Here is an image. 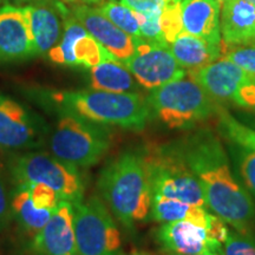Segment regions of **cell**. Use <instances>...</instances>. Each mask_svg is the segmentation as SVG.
<instances>
[{
    "label": "cell",
    "mask_w": 255,
    "mask_h": 255,
    "mask_svg": "<svg viewBox=\"0 0 255 255\" xmlns=\"http://www.w3.org/2000/svg\"><path fill=\"white\" fill-rule=\"evenodd\" d=\"M175 145L195 175L207 207L234 231L252 234L254 200L233 169L219 137L209 129H200Z\"/></svg>",
    "instance_id": "obj_1"
},
{
    "label": "cell",
    "mask_w": 255,
    "mask_h": 255,
    "mask_svg": "<svg viewBox=\"0 0 255 255\" xmlns=\"http://www.w3.org/2000/svg\"><path fill=\"white\" fill-rule=\"evenodd\" d=\"M97 188L104 205L127 231L150 218L152 193L144 154L126 151L102 169Z\"/></svg>",
    "instance_id": "obj_2"
},
{
    "label": "cell",
    "mask_w": 255,
    "mask_h": 255,
    "mask_svg": "<svg viewBox=\"0 0 255 255\" xmlns=\"http://www.w3.org/2000/svg\"><path fill=\"white\" fill-rule=\"evenodd\" d=\"M43 100L58 115H75L107 127L141 131L150 119L146 100L137 92L90 90L49 91Z\"/></svg>",
    "instance_id": "obj_3"
},
{
    "label": "cell",
    "mask_w": 255,
    "mask_h": 255,
    "mask_svg": "<svg viewBox=\"0 0 255 255\" xmlns=\"http://www.w3.org/2000/svg\"><path fill=\"white\" fill-rule=\"evenodd\" d=\"M150 116L173 130H190L219 111V105L194 79L181 78L150 91Z\"/></svg>",
    "instance_id": "obj_4"
},
{
    "label": "cell",
    "mask_w": 255,
    "mask_h": 255,
    "mask_svg": "<svg viewBox=\"0 0 255 255\" xmlns=\"http://www.w3.org/2000/svg\"><path fill=\"white\" fill-rule=\"evenodd\" d=\"M110 144L111 132L107 126L66 114L58 115L46 139L51 154L79 169L97 164Z\"/></svg>",
    "instance_id": "obj_5"
},
{
    "label": "cell",
    "mask_w": 255,
    "mask_h": 255,
    "mask_svg": "<svg viewBox=\"0 0 255 255\" xmlns=\"http://www.w3.org/2000/svg\"><path fill=\"white\" fill-rule=\"evenodd\" d=\"M8 163L15 183H41L63 200L73 203L84 200L85 184L81 169L65 163L50 151L38 149L13 154Z\"/></svg>",
    "instance_id": "obj_6"
},
{
    "label": "cell",
    "mask_w": 255,
    "mask_h": 255,
    "mask_svg": "<svg viewBox=\"0 0 255 255\" xmlns=\"http://www.w3.org/2000/svg\"><path fill=\"white\" fill-rule=\"evenodd\" d=\"M144 158L152 196L167 197L208 208L195 175L176 145L159 146L156 150L144 154Z\"/></svg>",
    "instance_id": "obj_7"
},
{
    "label": "cell",
    "mask_w": 255,
    "mask_h": 255,
    "mask_svg": "<svg viewBox=\"0 0 255 255\" xmlns=\"http://www.w3.org/2000/svg\"><path fill=\"white\" fill-rule=\"evenodd\" d=\"M75 205V239L77 255H120L122 238L116 221L98 196Z\"/></svg>",
    "instance_id": "obj_8"
},
{
    "label": "cell",
    "mask_w": 255,
    "mask_h": 255,
    "mask_svg": "<svg viewBox=\"0 0 255 255\" xmlns=\"http://www.w3.org/2000/svg\"><path fill=\"white\" fill-rule=\"evenodd\" d=\"M50 129L43 117L0 92V150L11 155L38 150L46 144Z\"/></svg>",
    "instance_id": "obj_9"
},
{
    "label": "cell",
    "mask_w": 255,
    "mask_h": 255,
    "mask_svg": "<svg viewBox=\"0 0 255 255\" xmlns=\"http://www.w3.org/2000/svg\"><path fill=\"white\" fill-rule=\"evenodd\" d=\"M124 65L141 87L150 91L187 75L186 70L177 63L168 46L141 38L136 39L135 53Z\"/></svg>",
    "instance_id": "obj_10"
},
{
    "label": "cell",
    "mask_w": 255,
    "mask_h": 255,
    "mask_svg": "<svg viewBox=\"0 0 255 255\" xmlns=\"http://www.w3.org/2000/svg\"><path fill=\"white\" fill-rule=\"evenodd\" d=\"M36 57L28 6H0V62H20Z\"/></svg>",
    "instance_id": "obj_11"
},
{
    "label": "cell",
    "mask_w": 255,
    "mask_h": 255,
    "mask_svg": "<svg viewBox=\"0 0 255 255\" xmlns=\"http://www.w3.org/2000/svg\"><path fill=\"white\" fill-rule=\"evenodd\" d=\"M73 220L75 205L63 200L46 225L28 242V255H77Z\"/></svg>",
    "instance_id": "obj_12"
},
{
    "label": "cell",
    "mask_w": 255,
    "mask_h": 255,
    "mask_svg": "<svg viewBox=\"0 0 255 255\" xmlns=\"http://www.w3.org/2000/svg\"><path fill=\"white\" fill-rule=\"evenodd\" d=\"M82 26L90 36L98 40L121 63H126L136 51L137 38L121 30L108 19L98 7L91 5L76 4L71 11Z\"/></svg>",
    "instance_id": "obj_13"
},
{
    "label": "cell",
    "mask_w": 255,
    "mask_h": 255,
    "mask_svg": "<svg viewBox=\"0 0 255 255\" xmlns=\"http://www.w3.org/2000/svg\"><path fill=\"white\" fill-rule=\"evenodd\" d=\"M156 240L169 254L223 255V244L210 235L209 229L190 221L163 223L156 232Z\"/></svg>",
    "instance_id": "obj_14"
},
{
    "label": "cell",
    "mask_w": 255,
    "mask_h": 255,
    "mask_svg": "<svg viewBox=\"0 0 255 255\" xmlns=\"http://www.w3.org/2000/svg\"><path fill=\"white\" fill-rule=\"evenodd\" d=\"M188 75L210 97L222 102H234L242 85L253 78L226 57L205 68L188 71Z\"/></svg>",
    "instance_id": "obj_15"
},
{
    "label": "cell",
    "mask_w": 255,
    "mask_h": 255,
    "mask_svg": "<svg viewBox=\"0 0 255 255\" xmlns=\"http://www.w3.org/2000/svg\"><path fill=\"white\" fill-rule=\"evenodd\" d=\"M27 6L34 52L36 56L47 55L62 38L64 28L62 19L65 17L68 8L57 0H45Z\"/></svg>",
    "instance_id": "obj_16"
},
{
    "label": "cell",
    "mask_w": 255,
    "mask_h": 255,
    "mask_svg": "<svg viewBox=\"0 0 255 255\" xmlns=\"http://www.w3.org/2000/svg\"><path fill=\"white\" fill-rule=\"evenodd\" d=\"M221 38L229 47L255 44V6L246 0H225L221 7Z\"/></svg>",
    "instance_id": "obj_17"
},
{
    "label": "cell",
    "mask_w": 255,
    "mask_h": 255,
    "mask_svg": "<svg viewBox=\"0 0 255 255\" xmlns=\"http://www.w3.org/2000/svg\"><path fill=\"white\" fill-rule=\"evenodd\" d=\"M183 30L214 45H221L220 12L214 0H182Z\"/></svg>",
    "instance_id": "obj_18"
},
{
    "label": "cell",
    "mask_w": 255,
    "mask_h": 255,
    "mask_svg": "<svg viewBox=\"0 0 255 255\" xmlns=\"http://www.w3.org/2000/svg\"><path fill=\"white\" fill-rule=\"evenodd\" d=\"M177 63L188 71L199 70L216 62L221 57V45H214L202 38L182 31L169 45Z\"/></svg>",
    "instance_id": "obj_19"
},
{
    "label": "cell",
    "mask_w": 255,
    "mask_h": 255,
    "mask_svg": "<svg viewBox=\"0 0 255 255\" xmlns=\"http://www.w3.org/2000/svg\"><path fill=\"white\" fill-rule=\"evenodd\" d=\"M53 213L55 210L39 208L33 202L26 184L15 183L11 191V216L30 240L46 225Z\"/></svg>",
    "instance_id": "obj_20"
},
{
    "label": "cell",
    "mask_w": 255,
    "mask_h": 255,
    "mask_svg": "<svg viewBox=\"0 0 255 255\" xmlns=\"http://www.w3.org/2000/svg\"><path fill=\"white\" fill-rule=\"evenodd\" d=\"M207 209L208 208L182 202V201L154 195L152 196L150 218L161 223L190 221L209 229L215 214L207 212Z\"/></svg>",
    "instance_id": "obj_21"
},
{
    "label": "cell",
    "mask_w": 255,
    "mask_h": 255,
    "mask_svg": "<svg viewBox=\"0 0 255 255\" xmlns=\"http://www.w3.org/2000/svg\"><path fill=\"white\" fill-rule=\"evenodd\" d=\"M90 70L91 89L108 92H136L137 83L132 73L119 60H108Z\"/></svg>",
    "instance_id": "obj_22"
},
{
    "label": "cell",
    "mask_w": 255,
    "mask_h": 255,
    "mask_svg": "<svg viewBox=\"0 0 255 255\" xmlns=\"http://www.w3.org/2000/svg\"><path fill=\"white\" fill-rule=\"evenodd\" d=\"M88 32L82 24L73 17L70 11L66 12L64 17V30L62 38L59 43L55 47H52L49 52L47 57L51 62L58 64V65H66V66H76L75 56H73V46H75L76 40L81 38Z\"/></svg>",
    "instance_id": "obj_23"
},
{
    "label": "cell",
    "mask_w": 255,
    "mask_h": 255,
    "mask_svg": "<svg viewBox=\"0 0 255 255\" xmlns=\"http://www.w3.org/2000/svg\"><path fill=\"white\" fill-rule=\"evenodd\" d=\"M73 56L76 66H83L85 69H91L108 60H117L100 41L89 33L76 40Z\"/></svg>",
    "instance_id": "obj_24"
},
{
    "label": "cell",
    "mask_w": 255,
    "mask_h": 255,
    "mask_svg": "<svg viewBox=\"0 0 255 255\" xmlns=\"http://www.w3.org/2000/svg\"><path fill=\"white\" fill-rule=\"evenodd\" d=\"M97 7L111 23L126 33L135 38H141L138 20L133 9L115 0H103Z\"/></svg>",
    "instance_id": "obj_25"
},
{
    "label": "cell",
    "mask_w": 255,
    "mask_h": 255,
    "mask_svg": "<svg viewBox=\"0 0 255 255\" xmlns=\"http://www.w3.org/2000/svg\"><path fill=\"white\" fill-rule=\"evenodd\" d=\"M228 149L239 177L255 200V150L232 142H228Z\"/></svg>",
    "instance_id": "obj_26"
},
{
    "label": "cell",
    "mask_w": 255,
    "mask_h": 255,
    "mask_svg": "<svg viewBox=\"0 0 255 255\" xmlns=\"http://www.w3.org/2000/svg\"><path fill=\"white\" fill-rule=\"evenodd\" d=\"M216 116L219 117L220 131L228 142L247 146L255 150V130L239 122L227 110L219 108Z\"/></svg>",
    "instance_id": "obj_27"
},
{
    "label": "cell",
    "mask_w": 255,
    "mask_h": 255,
    "mask_svg": "<svg viewBox=\"0 0 255 255\" xmlns=\"http://www.w3.org/2000/svg\"><path fill=\"white\" fill-rule=\"evenodd\" d=\"M161 28L168 45H170L183 30L181 1L169 5L161 13Z\"/></svg>",
    "instance_id": "obj_28"
},
{
    "label": "cell",
    "mask_w": 255,
    "mask_h": 255,
    "mask_svg": "<svg viewBox=\"0 0 255 255\" xmlns=\"http://www.w3.org/2000/svg\"><path fill=\"white\" fill-rule=\"evenodd\" d=\"M135 14L137 17V20H138L141 39L169 47L161 28V20H159L161 19V14L142 13V12L136 11Z\"/></svg>",
    "instance_id": "obj_29"
},
{
    "label": "cell",
    "mask_w": 255,
    "mask_h": 255,
    "mask_svg": "<svg viewBox=\"0 0 255 255\" xmlns=\"http://www.w3.org/2000/svg\"><path fill=\"white\" fill-rule=\"evenodd\" d=\"M223 255H255V239L253 234H242L229 231L223 244Z\"/></svg>",
    "instance_id": "obj_30"
},
{
    "label": "cell",
    "mask_w": 255,
    "mask_h": 255,
    "mask_svg": "<svg viewBox=\"0 0 255 255\" xmlns=\"http://www.w3.org/2000/svg\"><path fill=\"white\" fill-rule=\"evenodd\" d=\"M225 57L240 66L252 77H255V44L248 46L232 47Z\"/></svg>",
    "instance_id": "obj_31"
},
{
    "label": "cell",
    "mask_w": 255,
    "mask_h": 255,
    "mask_svg": "<svg viewBox=\"0 0 255 255\" xmlns=\"http://www.w3.org/2000/svg\"><path fill=\"white\" fill-rule=\"evenodd\" d=\"M178 1L182 0H120V2L136 12L158 14H161L169 5Z\"/></svg>",
    "instance_id": "obj_32"
},
{
    "label": "cell",
    "mask_w": 255,
    "mask_h": 255,
    "mask_svg": "<svg viewBox=\"0 0 255 255\" xmlns=\"http://www.w3.org/2000/svg\"><path fill=\"white\" fill-rule=\"evenodd\" d=\"M11 216V193L8 191L4 174L0 169V233L7 227Z\"/></svg>",
    "instance_id": "obj_33"
},
{
    "label": "cell",
    "mask_w": 255,
    "mask_h": 255,
    "mask_svg": "<svg viewBox=\"0 0 255 255\" xmlns=\"http://www.w3.org/2000/svg\"><path fill=\"white\" fill-rule=\"evenodd\" d=\"M40 1H45V0H0V4L1 5H17V6H21L24 4H36V2H40Z\"/></svg>",
    "instance_id": "obj_34"
},
{
    "label": "cell",
    "mask_w": 255,
    "mask_h": 255,
    "mask_svg": "<svg viewBox=\"0 0 255 255\" xmlns=\"http://www.w3.org/2000/svg\"><path fill=\"white\" fill-rule=\"evenodd\" d=\"M62 1H66V2H76V4H85V5H90V4H97V6L101 4L103 0H62Z\"/></svg>",
    "instance_id": "obj_35"
},
{
    "label": "cell",
    "mask_w": 255,
    "mask_h": 255,
    "mask_svg": "<svg viewBox=\"0 0 255 255\" xmlns=\"http://www.w3.org/2000/svg\"><path fill=\"white\" fill-rule=\"evenodd\" d=\"M120 255H150L148 254L146 252H143V251H130L128 252V253H121Z\"/></svg>",
    "instance_id": "obj_36"
},
{
    "label": "cell",
    "mask_w": 255,
    "mask_h": 255,
    "mask_svg": "<svg viewBox=\"0 0 255 255\" xmlns=\"http://www.w3.org/2000/svg\"><path fill=\"white\" fill-rule=\"evenodd\" d=\"M170 255H222L219 253H203V254H170Z\"/></svg>",
    "instance_id": "obj_37"
},
{
    "label": "cell",
    "mask_w": 255,
    "mask_h": 255,
    "mask_svg": "<svg viewBox=\"0 0 255 255\" xmlns=\"http://www.w3.org/2000/svg\"><path fill=\"white\" fill-rule=\"evenodd\" d=\"M214 1L220 6V7H222V5H223V2H225V0H214Z\"/></svg>",
    "instance_id": "obj_38"
},
{
    "label": "cell",
    "mask_w": 255,
    "mask_h": 255,
    "mask_svg": "<svg viewBox=\"0 0 255 255\" xmlns=\"http://www.w3.org/2000/svg\"><path fill=\"white\" fill-rule=\"evenodd\" d=\"M246 1H248V2H251L252 5H254L255 6V0H246Z\"/></svg>",
    "instance_id": "obj_39"
},
{
    "label": "cell",
    "mask_w": 255,
    "mask_h": 255,
    "mask_svg": "<svg viewBox=\"0 0 255 255\" xmlns=\"http://www.w3.org/2000/svg\"><path fill=\"white\" fill-rule=\"evenodd\" d=\"M252 110L255 111V103H254V105H253V108H252Z\"/></svg>",
    "instance_id": "obj_40"
}]
</instances>
